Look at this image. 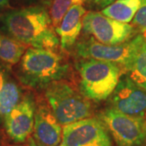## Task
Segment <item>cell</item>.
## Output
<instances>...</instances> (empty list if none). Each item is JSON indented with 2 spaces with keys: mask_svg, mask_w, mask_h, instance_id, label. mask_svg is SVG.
<instances>
[{
  "mask_svg": "<svg viewBox=\"0 0 146 146\" xmlns=\"http://www.w3.org/2000/svg\"><path fill=\"white\" fill-rule=\"evenodd\" d=\"M3 23L11 36L26 46L53 50L60 43L50 15L43 7L12 11L6 15Z\"/></svg>",
  "mask_w": 146,
  "mask_h": 146,
  "instance_id": "obj_1",
  "label": "cell"
},
{
  "mask_svg": "<svg viewBox=\"0 0 146 146\" xmlns=\"http://www.w3.org/2000/svg\"><path fill=\"white\" fill-rule=\"evenodd\" d=\"M68 71V63L52 50L30 47L21 58L19 76L25 84L40 89L62 80Z\"/></svg>",
  "mask_w": 146,
  "mask_h": 146,
  "instance_id": "obj_2",
  "label": "cell"
},
{
  "mask_svg": "<svg viewBox=\"0 0 146 146\" xmlns=\"http://www.w3.org/2000/svg\"><path fill=\"white\" fill-rule=\"evenodd\" d=\"M80 81V89L86 98L95 102L107 99L116 88L122 68L111 62L84 58L76 64Z\"/></svg>",
  "mask_w": 146,
  "mask_h": 146,
  "instance_id": "obj_3",
  "label": "cell"
},
{
  "mask_svg": "<svg viewBox=\"0 0 146 146\" xmlns=\"http://www.w3.org/2000/svg\"><path fill=\"white\" fill-rule=\"evenodd\" d=\"M46 98L54 116L62 126L91 117L92 104L68 83L54 81L46 88Z\"/></svg>",
  "mask_w": 146,
  "mask_h": 146,
  "instance_id": "obj_4",
  "label": "cell"
},
{
  "mask_svg": "<svg viewBox=\"0 0 146 146\" xmlns=\"http://www.w3.org/2000/svg\"><path fill=\"white\" fill-rule=\"evenodd\" d=\"M145 38L144 35H138L121 44L106 45L90 36L88 39L80 40L76 44L75 50L79 57L116 63L123 71L135 56Z\"/></svg>",
  "mask_w": 146,
  "mask_h": 146,
  "instance_id": "obj_5",
  "label": "cell"
},
{
  "mask_svg": "<svg viewBox=\"0 0 146 146\" xmlns=\"http://www.w3.org/2000/svg\"><path fill=\"white\" fill-rule=\"evenodd\" d=\"M118 146H142L146 141V120L108 108L98 115Z\"/></svg>",
  "mask_w": 146,
  "mask_h": 146,
  "instance_id": "obj_6",
  "label": "cell"
},
{
  "mask_svg": "<svg viewBox=\"0 0 146 146\" xmlns=\"http://www.w3.org/2000/svg\"><path fill=\"white\" fill-rule=\"evenodd\" d=\"M84 33L106 45H118L129 41L135 33L133 25L115 21L102 12L88 11L83 18Z\"/></svg>",
  "mask_w": 146,
  "mask_h": 146,
  "instance_id": "obj_7",
  "label": "cell"
},
{
  "mask_svg": "<svg viewBox=\"0 0 146 146\" xmlns=\"http://www.w3.org/2000/svg\"><path fill=\"white\" fill-rule=\"evenodd\" d=\"M59 146H112V141L104 123L89 117L63 126Z\"/></svg>",
  "mask_w": 146,
  "mask_h": 146,
  "instance_id": "obj_8",
  "label": "cell"
},
{
  "mask_svg": "<svg viewBox=\"0 0 146 146\" xmlns=\"http://www.w3.org/2000/svg\"><path fill=\"white\" fill-rule=\"evenodd\" d=\"M110 97V108L130 116L145 118L146 90L138 86L127 76L120 78Z\"/></svg>",
  "mask_w": 146,
  "mask_h": 146,
  "instance_id": "obj_9",
  "label": "cell"
},
{
  "mask_svg": "<svg viewBox=\"0 0 146 146\" xmlns=\"http://www.w3.org/2000/svg\"><path fill=\"white\" fill-rule=\"evenodd\" d=\"M36 106L30 97L19 102L4 118L7 134L16 143H24L33 131Z\"/></svg>",
  "mask_w": 146,
  "mask_h": 146,
  "instance_id": "obj_10",
  "label": "cell"
},
{
  "mask_svg": "<svg viewBox=\"0 0 146 146\" xmlns=\"http://www.w3.org/2000/svg\"><path fill=\"white\" fill-rule=\"evenodd\" d=\"M62 125L54 116L49 104L36 108L33 137L38 146H59L62 141Z\"/></svg>",
  "mask_w": 146,
  "mask_h": 146,
  "instance_id": "obj_11",
  "label": "cell"
},
{
  "mask_svg": "<svg viewBox=\"0 0 146 146\" xmlns=\"http://www.w3.org/2000/svg\"><path fill=\"white\" fill-rule=\"evenodd\" d=\"M85 13L86 10L81 4L73 5L55 29L63 50H68L76 43L83 27V18Z\"/></svg>",
  "mask_w": 146,
  "mask_h": 146,
  "instance_id": "obj_12",
  "label": "cell"
},
{
  "mask_svg": "<svg viewBox=\"0 0 146 146\" xmlns=\"http://www.w3.org/2000/svg\"><path fill=\"white\" fill-rule=\"evenodd\" d=\"M141 4V0H118L102 9L104 16L122 23H127L133 20Z\"/></svg>",
  "mask_w": 146,
  "mask_h": 146,
  "instance_id": "obj_13",
  "label": "cell"
},
{
  "mask_svg": "<svg viewBox=\"0 0 146 146\" xmlns=\"http://www.w3.org/2000/svg\"><path fill=\"white\" fill-rule=\"evenodd\" d=\"M123 72L134 83L146 90V38Z\"/></svg>",
  "mask_w": 146,
  "mask_h": 146,
  "instance_id": "obj_14",
  "label": "cell"
},
{
  "mask_svg": "<svg viewBox=\"0 0 146 146\" xmlns=\"http://www.w3.org/2000/svg\"><path fill=\"white\" fill-rule=\"evenodd\" d=\"M26 48V45L14 37L0 33V60L2 62L15 65L21 61Z\"/></svg>",
  "mask_w": 146,
  "mask_h": 146,
  "instance_id": "obj_15",
  "label": "cell"
},
{
  "mask_svg": "<svg viewBox=\"0 0 146 146\" xmlns=\"http://www.w3.org/2000/svg\"><path fill=\"white\" fill-rule=\"evenodd\" d=\"M21 94V89L17 84L7 76L0 91V119H4L6 115L19 103Z\"/></svg>",
  "mask_w": 146,
  "mask_h": 146,
  "instance_id": "obj_16",
  "label": "cell"
},
{
  "mask_svg": "<svg viewBox=\"0 0 146 146\" xmlns=\"http://www.w3.org/2000/svg\"><path fill=\"white\" fill-rule=\"evenodd\" d=\"M85 1L88 0H54L50 11V15L54 29L58 26L66 12L73 5L81 4Z\"/></svg>",
  "mask_w": 146,
  "mask_h": 146,
  "instance_id": "obj_17",
  "label": "cell"
},
{
  "mask_svg": "<svg viewBox=\"0 0 146 146\" xmlns=\"http://www.w3.org/2000/svg\"><path fill=\"white\" fill-rule=\"evenodd\" d=\"M132 24L146 35V0H141V4L132 20Z\"/></svg>",
  "mask_w": 146,
  "mask_h": 146,
  "instance_id": "obj_18",
  "label": "cell"
},
{
  "mask_svg": "<svg viewBox=\"0 0 146 146\" xmlns=\"http://www.w3.org/2000/svg\"><path fill=\"white\" fill-rule=\"evenodd\" d=\"M116 1H118V0H91L92 4L95 7L102 8V9H104L105 7L112 4L113 3H115Z\"/></svg>",
  "mask_w": 146,
  "mask_h": 146,
  "instance_id": "obj_19",
  "label": "cell"
},
{
  "mask_svg": "<svg viewBox=\"0 0 146 146\" xmlns=\"http://www.w3.org/2000/svg\"><path fill=\"white\" fill-rule=\"evenodd\" d=\"M6 78H7L6 73L4 72V71H3V69L0 68V91H1V89H3V84H4Z\"/></svg>",
  "mask_w": 146,
  "mask_h": 146,
  "instance_id": "obj_20",
  "label": "cell"
},
{
  "mask_svg": "<svg viewBox=\"0 0 146 146\" xmlns=\"http://www.w3.org/2000/svg\"><path fill=\"white\" fill-rule=\"evenodd\" d=\"M15 146H38L36 144V142L35 141L33 140V139H32V138H29V141L27 142L25 145H15Z\"/></svg>",
  "mask_w": 146,
  "mask_h": 146,
  "instance_id": "obj_21",
  "label": "cell"
},
{
  "mask_svg": "<svg viewBox=\"0 0 146 146\" xmlns=\"http://www.w3.org/2000/svg\"><path fill=\"white\" fill-rule=\"evenodd\" d=\"M9 0H0V9L3 7H5L8 3Z\"/></svg>",
  "mask_w": 146,
  "mask_h": 146,
  "instance_id": "obj_22",
  "label": "cell"
},
{
  "mask_svg": "<svg viewBox=\"0 0 146 146\" xmlns=\"http://www.w3.org/2000/svg\"><path fill=\"white\" fill-rule=\"evenodd\" d=\"M0 146H2V145H1V139H0Z\"/></svg>",
  "mask_w": 146,
  "mask_h": 146,
  "instance_id": "obj_23",
  "label": "cell"
},
{
  "mask_svg": "<svg viewBox=\"0 0 146 146\" xmlns=\"http://www.w3.org/2000/svg\"><path fill=\"white\" fill-rule=\"evenodd\" d=\"M145 120H146V115H145Z\"/></svg>",
  "mask_w": 146,
  "mask_h": 146,
  "instance_id": "obj_24",
  "label": "cell"
}]
</instances>
